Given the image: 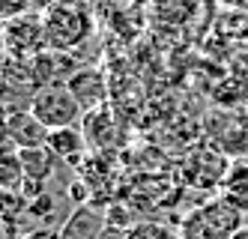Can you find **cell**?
I'll return each mask as SVG.
<instances>
[{
	"instance_id": "6da1fadb",
	"label": "cell",
	"mask_w": 248,
	"mask_h": 239,
	"mask_svg": "<svg viewBox=\"0 0 248 239\" xmlns=\"http://www.w3.org/2000/svg\"><path fill=\"white\" fill-rule=\"evenodd\" d=\"M42 21L48 51L54 54L75 51L93 36V15L81 0H54L48 9H42Z\"/></svg>"
},
{
	"instance_id": "7a4b0ae2",
	"label": "cell",
	"mask_w": 248,
	"mask_h": 239,
	"mask_svg": "<svg viewBox=\"0 0 248 239\" xmlns=\"http://www.w3.org/2000/svg\"><path fill=\"white\" fill-rule=\"evenodd\" d=\"M30 114L36 117L48 132H57V128H78L84 123L87 111L75 99V93L69 90V84L57 81V84H45L33 93Z\"/></svg>"
},
{
	"instance_id": "3957f363",
	"label": "cell",
	"mask_w": 248,
	"mask_h": 239,
	"mask_svg": "<svg viewBox=\"0 0 248 239\" xmlns=\"http://www.w3.org/2000/svg\"><path fill=\"white\" fill-rule=\"evenodd\" d=\"M3 45L6 57L12 60H33L48 51L45 39V21L42 12H21L3 21Z\"/></svg>"
},
{
	"instance_id": "277c9868",
	"label": "cell",
	"mask_w": 248,
	"mask_h": 239,
	"mask_svg": "<svg viewBox=\"0 0 248 239\" xmlns=\"http://www.w3.org/2000/svg\"><path fill=\"white\" fill-rule=\"evenodd\" d=\"M239 227H242V212L221 197L191 212V218L183 227V239H233Z\"/></svg>"
},
{
	"instance_id": "5b68a950",
	"label": "cell",
	"mask_w": 248,
	"mask_h": 239,
	"mask_svg": "<svg viewBox=\"0 0 248 239\" xmlns=\"http://www.w3.org/2000/svg\"><path fill=\"white\" fill-rule=\"evenodd\" d=\"M69 90L75 93V99L81 102L84 111H96V108H105V99H108V81H105L102 69L87 66L69 75Z\"/></svg>"
},
{
	"instance_id": "8992f818",
	"label": "cell",
	"mask_w": 248,
	"mask_h": 239,
	"mask_svg": "<svg viewBox=\"0 0 248 239\" xmlns=\"http://www.w3.org/2000/svg\"><path fill=\"white\" fill-rule=\"evenodd\" d=\"M6 141L18 150H36V146L48 143V128L30 111H18V114H9L6 120Z\"/></svg>"
},
{
	"instance_id": "52a82bcc",
	"label": "cell",
	"mask_w": 248,
	"mask_h": 239,
	"mask_svg": "<svg viewBox=\"0 0 248 239\" xmlns=\"http://www.w3.org/2000/svg\"><path fill=\"white\" fill-rule=\"evenodd\" d=\"M48 150L57 156V161H66V164H78L84 161V153H87V138L81 132V126L78 128H57V132H48Z\"/></svg>"
},
{
	"instance_id": "ba28073f",
	"label": "cell",
	"mask_w": 248,
	"mask_h": 239,
	"mask_svg": "<svg viewBox=\"0 0 248 239\" xmlns=\"http://www.w3.org/2000/svg\"><path fill=\"white\" fill-rule=\"evenodd\" d=\"M54 161L57 156L48 150V146H36V150H21V164H24V189H33V197L42 194V182L51 176V171H54ZM21 189V191H24Z\"/></svg>"
},
{
	"instance_id": "9c48e42d",
	"label": "cell",
	"mask_w": 248,
	"mask_h": 239,
	"mask_svg": "<svg viewBox=\"0 0 248 239\" xmlns=\"http://www.w3.org/2000/svg\"><path fill=\"white\" fill-rule=\"evenodd\" d=\"M81 132L87 138V143L90 146H99V150H105V146L114 143V117L108 108H96V111H87L84 114V123H81Z\"/></svg>"
},
{
	"instance_id": "30bf717a",
	"label": "cell",
	"mask_w": 248,
	"mask_h": 239,
	"mask_svg": "<svg viewBox=\"0 0 248 239\" xmlns=\"http://www.w3.org/2000/svg\"><path fill=\"white\" fill-rule=\"evenodd\" d=\"M105 227V218L99 212H90L84 204L72 212V218L60 227V239H96Z\"/></svg>"
},
{
	"instance_id": "8fae6325",
	"label": "cell",
	"mask_w": 248,
	"mask_h": 239,
	"mask_svg": "<svg viewBox=\"0 0 248 239\" xmlns=\"http://www.w3.org/2000/svg\"><path fill=\"white\" fill-rule=\"evenodd\" d=\"M221 197L227 200L230 207H236L239 212H248V164H233L227 168V176L221 182Z\"/></svg>"
},
{
	"instance_id": "7c38bea8",
	"label": "cell",
	"mask_w": 248,
	"mask_h": 239,
	"mask_svg": "<svg viewBox=\"0 0 248 239\" xmlns=\"http://www.w3.org/2000/svg\"><path fill=\"white\" fill-rule=\"evenodd\" d=\"M126 239H183L176 230H170L168 224L158 222H138L126 230Z\"/></svg>"
},
{
	"instance_id": "4fadbf2b",
	"label": "cell",
	"mask_w": 248,
	"mask_h": 239,
	"mask_svg": "<svg viewBox=\"0 0 248 239\" xmlns=\"http://www.w3.org/2000/svg\"><path fill=\"white\" fill-rule=\"evenodd\" d=\"M18 239H60V230H33V233H21Z\"/></svg>"
},
{
	"instance_id": "5bb4252c",
	"label": "cell",
	"mask_w": 248,
	"mask_h": 239,
	"mask_svg": "<svg viewBox=\"0 0 248 239\" xmlns=\"http://www.w3.org/2000/svg\"><path fill=\"white\" fill-rule=\"evenodd\" d=\"M233 239H248V227H239V230L233 233Z\"/></svg>"
}]
</instances>
